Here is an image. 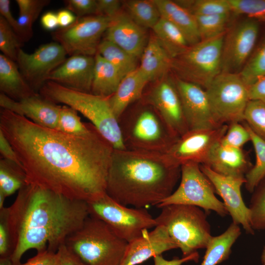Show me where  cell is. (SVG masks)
I'll use <instances>...</instances> for the list:
<instances>
[{
	"instance_id": "obj_38",
	"label": "cell",
	"mask_w": 265,
	"mask_h": 265,
	"mask_svg": "<svg viewBox=\"0 0 265 265\" xmlns=\"http://www.w3.org/2000/svg\"><path fill=\"white\" fill-rule=\"evenodd\" d=\"M90 125V122H82L75 109L66 105L60 106L57 130L71 134H82L88 132Z\"/></svg>"
},
{
	"instance_id": "obj_4",
	"label": "cell",
	"mask_w": 265,
	"mask_h": 265,
	"mask_svg": "<svg viewBox=\"0 0 265 265\" xmlns=\"http://www.w3.org/2000/svg\"><path fill=\"white\" fill-rule=\"evenodd\" d=\"M39 93L53 102L63 104L80 112L114 149H126L119 121L110 106L108 97L75 90L50 80L45 82Z\"/></svg>"
},
{
	"instance_id": "obj_5",
	"label": "cell",
	"mask_w": 265,
	"mask_h": 265,
	"mask_svg": "<svg viewBox=\"0 0 265 265\" xmlns=\"http://www.w3.org/2000/svg\"><path fill=\"white\" fill-rule=\"evenodd\" d=\"M140 104L128 108L119 119L126 149L166 153L179 138L158 111L141 99Z\"/></svg>"
},
{
	"instance_id": "obj_31",
	"label": "cell",
	"mask_w": 265,
	"mask_h": 265,
	"mask_svg": "<svg viewBox=\"0 0 265 265\" xmlns=\"http://www.w3.org/2000/svg\"><path fill=\"white\" fill-rule=\"evenodd\" d=\"M97 53L117 68L124 77L138 68L136 57L105 38L100 43Z\"/></svg>"
},
{
	"instance_id": "obj_41",
	"label": "cell",
	"mask_w": 265,
	"mask_h": 265,
	"mask_svg": "<svg viewBox=\"0 0 265 265\" xmlns=\"http://www.w3.org/2000/svg\"><path fill=\"white\" fill-rule=\"evenodd\" d=\"M23 44L7 22L0 16V50L1 53L16 62L19 50Z\"/></svg>"
},
{
	"instance_id": "obj_37",
	"label": "cell",
	"mask_w": 265,
	"mask_h": 265,
	"mask_svg": "<svg viewBox=\"0 0 265 265\" xmlns=\"http://www.w3.org/2000/svg\"><path fill=\"white\" fill-rule=\"evenodd\" d=\"M194 16L233 13L229 0H177Z\"/></svg>"
},
{
	"instance_id": "obj_56",
	"label": "cell",
	"mask_w": 265,
	"mask_h": 265,
	"mask_svg": "<svg viewBox=\"0 0 265 265\" xmlns=\"http://www.w3.org/2000/svg\"><path fill=\"white\" fill-rule=\"evenodd\" d=\"M6 196L1 191H0V209H1L4 207L3 204Z\"/></svg>"
},
{
	"instance_id": "obj_50",
	"label": "cell",
	"mask_w": 265,
	"mask_h": 265,
	"mask_svg": "<svg viewBox=\"0 0 265 265\" xmlns=\"http://www.w3.org/2000/svg\"><path fill=\"white\" fill-rule=\"evenodd\" d=\"M0 13L19 37V28L17 19L14 18L11 13L9 0H0Z\"/></svg>"
},
{
	"instance_id": "obj_24",
	"label": "cell",
	"mask_w": 265,
	"mask_h": 265,
	"mask_svg": "<svg viewBox=\"0 0 265 265\" xmlns=\"http://www.w3.org/2000/svg\"><path fill=\"white\" fill-rule=\"evenodd\" d=\"M149 82L138 67L124 77L116 91L108 97L110 106L118 121L130 105L142 98Z\"/></svg>"
},
{
	"instance_id": "obj_19",
	"label": "cell",
	"mask_w": 265,
	"mask_h": 265,
	"mask_svg": "<svg viewBox=\"0 0 265 265\" xmlns=\"http://www.w3.org/2000/svg\"><path fill=\"white\" fill-rule=\"evenodd\" d=\"M1 108L25 117L40 125L57 129L61 106L53 102L39 93L19 101L0 93Z\"/></svg>"
},
{
	"instance_id": "obj_47",
	"label": "cell",
	"mask_w": 265,
	"mask_h": 265,
	"mask_svg": "<svg viewBox=\"0 0 265 265\" xmlns=\"http://www.w3.org/2000/svg\"><path fill=\"white\" fill-rule=\"evenodd\" d=\"M57 265H84L65 244L61 245L57 250Z\"/></svg>"
},
{
	"instance_id": "obj_2",
	"label": "cell",
	"mask_w": 265,
	"mask_h": 265,
	"mask_svg": "<svg viewBox=\"0 0 265 265\" xmlns=\"http://www.w3.org/2000/svg\"><path fill=\"white\" fill-rule=\"evenodd\" d=\"M89 216L86 202L26 185L11 206L0 209L9 234L13 265H21L30 249L56 253Z\"/></svg>"
},
{
	"instance_id": "obj_43",
	"label": "cell",
	"mask_w": 265,
	"mask_h": 265,
	"mask_svg": "<svg viewBox=\"0 0 265 265\" xmlns=\"http://www.w3.org/2000/svg\"><path fill=\"white\" fill-rule=\"evenodd\" d=\"M250 139L249 132L245 124L234 122L228 125L227 130L220 142L225 146L241 148Z\"/></svg>"
},
{
	"instance_id": "obj_1",
	"label": "cell",
	"mask_w": 265,
	"mask_h": 265,
	"mask_svg": "<svg viewBox=\"0 0 265 265\" xmlns=\"http://www.w3.org/2000/svg\"><path fill=\"white\" fill-rule=\"evenodd\" d=\"M1 130L16 152L26 185L88 202L106 193L114 148L91 123L84 134H68L0 111Z\"/></svg>"
},
{
	"instance_id": "obj_26",
	"label": "cell",
	"mask_w": 265,
	"mask_h": 265,
	"mask_svg": "<svg viewBox=\"0 0 265 265\" xmlns=\"http://www.w3.org/2000/svg\"><path fill=\"white\" fill-rule=\"evenodd\" d=\"M140 57L138 68L149 82L163 79L172 67V59L155 35L148 40Z\"/></svg>"
},
{
	"instance_id": "obj_14",
	"label": "cell",
	"mask_w": 265,
	"mask_h": 265,
	"mask_svg": "<svg viewBox=\"0 0 265 265\" xmlns=\"http://www.w3.org/2000/svg\"><path fill=\"white\" fill-rule=\"evenodd\" d=\"M67 55L63 48L54 41L40 46L30 53L20 49L16 63L26 81L39 93L50 74L64 62Z\"/></svg>"
},
{
	"instance_id": "obj_44",
	"label": "cell",
	"mask_w": 265,
	"mask_h": 265,
	"mask_svg": "<svg viewBox=\"0 0 265 265\" xmlns=\"http://www.w3.org/2000/svg\"><path fill=\"white\" fill-rule=\"evenodd\" d=\"M66 9L77 18L98 15V4L96 0H66Z\"/></svg>"
},
{
	"instance_id": "obj_16",
	"label": "cell",
	"mask_w": 265,
	"mask_h": 265,
	"mask_svg": "<svg viewBox=\"0 0 265 265\" xmlns=\"http://www.w3.org/2000/svg\"><path fill=\"white\" fill-rule=\"evenodd\" d=\"M142 99L158 111L177 137L189 131L175 81L162 79Z\"/></svg>"
},
{
	"instance_id": "obj_54",
	"label": "cell",
	"mask_w": 265,
	"mask_h": 265,
	"mask_svg": "<svg viewBox=\"0 0 265 265\" xmlns=\"http://www.w3.org/2000/svg\"><path fill=\"white\" fill-rule=\"evenodd\" d=\"M60 28L67 27L77 19L75 14L67 9H60L56 13Z\"/></svg>"
},
{
	"instance_id": "obj_46",
	"label": "cell",
	"mask_w": 265,
	"mask_h": 265,
	"mask_svg": "<svg viewBox=\"0 0 265 265\" xmlns=\"http://www.w3.org/2000/svg\"><path fill=\"white\" fill-rule=\"evenodd\" d=\"M57 262L56 252L46 250L37 253L36 256L21 265H57Z\"/></svg>"
},
{
	"instance_id": "obj_49",
	"label": "cell",
	"mask_w": 265,
	"mask_h": 265,
	"mask_svg": "<svg viewBox=\"0 0 265 265\" xmlns=\"http://www.w3.org/2000/svg\"><path fill=\"white\" fill-rule=\"evenodd\" d=\"M199 254L195 252L189 256L183 257L182 258H175L171 260L164 259L161 255L153 257L154 265H182L184 263L194 261L197 262L199 259Z\"/></svg>"
},
{
	"instance_id": "obj_10",
	"label": "cell",
	"mask_w": 265,
	"mask_h": 265,
	"mask_svg": "<svg viewBox=\"0 0 265 265\" xmlns=\"http://www.w3.org/2000/svg\"><path fill=\"white\" fill-rule=\"evenodd\" d=\"M214 188L200 169V164L188 162L181 166V182L178 188L157 205L160 208L172 204L199 207L224 217L229 215L223 202L215 195Z\"/></svg>"
},
{
	"instance_id": "obj_18",
	"label": "cell",
	"mask_w": 265,
	"mask_h": 265,
	"mask_svg": "<svg viewBox=\"0 0 265 265\" xmlns=\"http://www.w3.org/2000/svg\"><path fill=\"white\" fill-rule=\"evenodd\" d=\"M175 81L189 130L215 129L223 125L213 113L205 89L178 78Z\"/></svg>"
},
{
	"instance_id": "obj_21",
	"label": "cell",
	"mask_w": 265,
	"mask_h": 265,
	"mask_svg": "<svg viewBox=\"0 0 265 265\" xmlns=\"http://www.w3.org/2000/svg\"><path fill=\"white\" fill-rule=\"evenodd\" d=\"M95 65V56H70L49 76L52 81L75 90L91 92Z\"/></svg>"
},
{
	"instance_id": "obj_55",
	"label": "cell",
	"mask_w": 265,
	"mask_h": 265,
	"mask_svg": "<svg viewBox=\"0 0 265 265\" xmlns=\"http://www.w3.org/2000/svg\"><path fill=\"white\" fill-rule=\"evenodd\" d=\"M0 265H13L10 257L0 258Z\"/></svg>"
},
{
	"instance_id": "obj_22",
	"label": "cell",
	"mask_w": 265,
	"mask_h": 265,
	"mask_svg": "<svg viewBox=\"0 0 265 265\" xmlns=\"http://www.w3.org/2000/svg\"><path fill=\"white\" fill-rule=\"evenodd\" d=\"M105 33V39L136 58L141 57L148 42L145 28L124 14L120 13L111 20Z\"/></svg>"
},
{
	"instance_id": "obj_34",
	"label": "cell",
	"mask_w": 265,
	"mask_h": 265,
	"mask_svg": "<svg viewBox=\"0 0 265 265\" xmlns=\"http://www.w3.org/2000/svg\"><path fill=\"white\" fill-rule=\"evenodd\" d=\"M26 185L25 174L22 168L9 160L0 159V191L7 197Z\"/></svg>"
},
{
	"instance_id": "obj_42",
	"label": "cell",
	"mask_w": 265,
	"mask_h": 265,
	"mask_svg": "<svg viewBox=\"0 0 265 265\" xmlns=\"http://www.w3.org/2000/svg\"><path fill=\"white\" fill-rule=\"evenodd\" d=\"M232 13L265 20V0H229Z\"/></svg>"
},
{
	"instance_id": "obj_11",
	"label": "cell",
	"mask_w": 265,
	"mask_h": 265,
	"mask_svg": "<svg viewBox=\"0 0 265 265\" xmlns=\"http://www.w3.org/2000/svg\"><path fill=\"white\" fill-rule=\"evenodd\" d=\"M205 90L220 124L244 121L245 110L250 101L249 90L238 73L221 72Z\"/></svg>"
},
{
	"instance_id": "obj_53",
	"label": "cell",
	"mask_w": 265,
	"mask_h": 265,
	"mask_svg": "<svg viewBox=\"0 0 265 265\" xmlns=\"http://www.w3.org/2000/svg\"><path fill=\"white\" fill-rule=\"evenodd\" d=\"M42 26L47 30H53L58 26V22L56 13L48 11L44 13L40 20Z\"/></svg>"
},
{
	"instance_id": "obj_39",
	"label": "cell",
	"mask_w": 265,
	"mask_h": 265,
	"mask_svg": "<svg viewBox=\"0 0 265 265\" xmlns=\"http://www.w3.org/2000/svg\"><path fill=\"white\" fill-rule=\"evenodd\" d=\"M249 209L250 224L255 230H265V178L253 192Z\"/></svg>"
},
{
	"instance_id": "obj_45",
	"label": "cell",
	"mask_w": 265,
	"mask_h": 265,
	"mask_svg": "<svg viewBox=\"0 0 265 265\" xmlns=\"http://www.w3.org/2000/svg\"><path fill=\"white\" fill-rule=\"evenodd\" d=\"M121 3L118 0H97L98 15L112 20L120 14Z\"/></svg>"
},
{
	"instance_id": "obj_25",
	"label": "cell",
	"mask_w": 265,
	"mask_h": 265,
	"mask_svg": "<svg viewBox=\"0 0 265 265\" xmlns=\"http://www.w3.org/2000/svg\"><path fill=\"white\" fill-rule=\"evenodd\" d=\"M161 18L176 26L184 34L190 46L201 41L195 16L176 1L154 0Z\"/></svg>"
},
{
	"instance_id": "obj_35",
	"label": "cell",
	"mask_w": 265,
	"mask_h": 265,
	"mask_svg": "<svg viewBox=\"0 0 265 265\" xmlns=\"http://www.w3.org/2000/svg\"><path fill=\"white\" fill-rule=\"evenodd\" d=\"M231 14L194 16L201 41L214 38L226 33Z\"/></svg>"
},
{
	"instance_id": "obj_20",
	"label": "cell",
	"mask_w": 265,
	"mask_h": 265,
	"mask_svg": "<svg viewBox=\"0 0 265 265\" xmlns=\"http://www.w3.org/2000/svg\"><path fill=\"white\" fill-rule=\"evenodd\" d=\"M178 248L165 228L157 225L145 231L138 238L128 243L120 265H137L167 251Z\"/></svg>"
},
{
	"instance_id": "obj_3",
	"label": "cell",
	"mask_w": 265,
	"mask_h": 265,
	"mask_svg": "<svg viewBox=\"0 0 265 265\" xmlns=\"http://www.w3.org/2000/svg\"><path fill=\"white\" fill-rule=\"evenodd\" d=\"M180 178L181 166L166 153L114 149L106 193L126 206H157L172 193Z\"/></svg>"
},
{
	"instance_id": "obj_28",
	"label": "cell",
	"mask_w": 265,
	"mask_h": 265,
	"mask_svg": "<svg viewBox=\"0 0 265 265\" xmlns=\"http://www.w3.org/2000/svg\"><path fill=\"white\" fill-rule=\"evenodd\" d=\"M239 225L232 222L221 234L212 236L200 265H218L227 260L233 245L241 235Z\"/></svg>"
},
{
	"instance_id": "obj_27",
	"label": "cell",
	"mask_w": 265,
	"mask_h": 265,
	"mask_svg": "<svg viewBox=\"0 0 265 265\" xmlns=\"http://www.w3.org/2000/svg\"><path fill=\"white\" fill-rule=\"evenodd\" d=\"M0 90L8 97L19 101L37 93L21 73L16 62L0 54Z\"/></svg>"
},
{
	"instance_id": "obj_15",
	"label": "cell",
	"mask_w": 265,
	"mask_h": 265,
	"mask_svg": "<svg viewBox=\"0 0 265 265\" xmlns=\"http://www.w3.org/2000/svg\"><path fill=\"white\" fill-rule=\"evenodd\" d=\"M228 125L211 129L189 130L166 153L171 161L181 166L188 162L205 164L212 147L225 134Z\"/></svg>"
},
{
	"instance_id": "obj_12",
	"label": "cell",
	"mask_w": 265,
	"mask_h": 265,
	"mask_svg": "<svg viewBox=\"0 0 265 265\" xmlns=\"http://www.w3.org/2000/svg\"><path fill=\"white\" fill-rule=\"evenodd\" d=\"M111 21L110 18L100 15L77 18L70 26L56 29L52 37L63 48L67 55L94 56L101 37Z\"/></svg>"
},
{
	"instance_id": "obj_6",
	"label": "cell",
	"mask_w": 265,
	"mask_h": 265,
	"mask_svg": "<svg viewBox=\"0 0 265 265\" xmlns=\"http://www.w3.org/2000/svg\"><path fill=\"white\" fill-rule=\"evenodd\" d=\"M128 243L104 221L89 215L65 244L84 265H120Z\"/></svg>"
},
{
	"instance_id": "obj_33",
	"label": "cell",
	"mask_w": 265,
	"mask_h": 265,
	"mask_svg": "<svg viewBox=\"0 0 265 265\" xmlns=\"http://www.w3.org/2000/svg\"><path fill=\"white\" fill-rule=\"evenodd\" d=\"M244 124L249 132L256 154V162L245 177V188L252 193L265 178V140L257 135L245 122Z\"/></svg>"
},
{
	"instance_id": "obj_8",
	"label": "cell",
	"mask_w": 265,
	"mask_h": 265,
	"mask_svg": "<svg viewBox=\"0 0 265 265\" xmlns=\"http://www.w3.org/2000/svg\"><path fill=\"white\" fill-rule=\"evenodd\" d=\"M225 34L201 41L173 59L171 67L180 76L178 78L206 89L221 72V53Z\"/></svg>"
},
{
	"instance_id": "obj_32",
	"label": "cell",
	"mask_w": 265,
	"mask_h": 265,
	"mask_svg": "<svg viewBox=\"0 0 265 265\" xmlns=\"http://www.w3.org/2000/svg\"><path fill=\"white\" fill-rule=\"evenodd\" d=\"M126 6L130 17L144 28L152 29L161 18L154 0H128Z\"/></svg>"
},
{
	"instance_id": "obj_9",
	"label": "cell",
	"mask_w": 265,
	"mask_h": 265,
	"mask_svg": "<svg viewBox=\"0 0 265 265\" xmlns=\"http://www.w3.org/2000/svg\"><path fill=\"white\" fill-rule=\"evenodd\" d=\"M87 203L90 216L104 221L127 242L157 225L155 218L145 208H128L106 193Z\"/></svg>"
},
{
	"instance_id": "obj_30",
	"label": "cell",
	"mask_w": 265,
	"mask_h": 265,
	"mask_svg": "<svg viewBox=\"0 0 265 265\" xmlns=\"http://www.w3.org/2000/svg\"><path fill=\"white\" fill-rule=\"evenodd\" d=\"M152 29L172 59L182 54L190 47L182 31L164 18L161 17Z\"/></svg>"
},
{
	"instance_id": "obj_51",
	"label": "cell",
	"mask_w": 265,
	"mask_h": 265,
	"mask_svg": "<svg viewBox=\"0 0 265 265\" xmlns=\"http://www.w3.org/2000/svg\"><path fill=\"white\" fill-rule=\"evenodd\" d=\"M250 100H257L265 104V76L248 87Z\"/></svg>"
},
{
	"instance_id": "obj_23",
	"label": "cell",
	"mask_w": 265,
	"mask_h": 265,
	"mask_svg": "<svg viewBox=\"0 0 265 265\" xmlns=\"http://www.w3.org/2000/svg\"><path fill=\"white\" fill-rule=\"evenodd\" d=\"M203 165L219 174L242 179L253 166L242 148L225 146L220 141L212 147Z\"/></svg>"
},
{
	"instance_id": "obj_57",
	"label": "cell",
	"mask_w": 265,
	"mask_h": 265,
	"mask_svg": "<svg viewBox=\"0 0 265 265\" xmlns=\"http://www.w3.org/2000/svg\"><path fill=\"white\" fill-rule=\"evenodd\" d=\"M261 260L262 265H265V245L263 247L261 256Z\"/></svg>"
},
{
	"instance_id": "obj_36",
	"label": "cell",
	"mask_w": 265,
	"mask_h": 265,
	"mask_svg": "<svg viewBox=\"0 0 265 265\" xmlns=\"http://www.w3.org/2000/svg\"><path fill=\"white\" fill-rule=\"evenodd\" d=\"M238 74L248 87L265 76V37L250 55Z\"/></svg>"
},
{
	"instance_id": "obj_40",
	"label": "cell",
	"mask_w": 265,
	"mask_h": 265,
	"mask_svg": "<svg viewBox=\"0 0 265 265\" xmlns=\"http://www.w3.org/2000/svg\"><path fill=\"white\" fill-rule=\"evenodd\" d=\"M244 121L257 135L265 140V104L250 100L245 110Z\"/></svg>"
},
{
	"instance_id": "obj_17",
	"label": "cell",
	"mask_w": 265,
	"mask_h": 265,
	"mask_svg": "<svg viewBox=\"0 0 265 265\" xmlns=\"http://www.w3.org/2000/svg\"><path fill=\"white\" fill-rule=\"evenodd\" d=\"M200 169L213 185L215 193L223 201L226 209L234 223L241 225L245 232L253 235L250 220V210L242 197L241 187L245 179L223 176L212 171L209 167L200 164Z\"/></svg>"
},
{
	"instance_id": "obj_29",
	"label": "cell",
	"mask_w": 265,
	"mask_h": 265,
	"mask_svg": "<svg viewBox=\"0 0 265 265\" xmlns=\"http://www.w3.org/2000/svg\"><path fill=\"white\" fill-rule=\"evenodd\" d=\"M124 76L114 66L99 54L95 55V65L91 93L105 97L116 90Z\"/></svg>"
},
{
	"instance_id": "obj_7",
	"label": "cell",
	"mask_w": 265,
	"mask_h": 265,
	"mask_svg": "<svg viewBox=\"0 0 265 265\" xmlns=\"http://www.w3.org/2000/svg\"><path fill=\"white\" fill-rule=\"evenodd\" d=\"M160 209V213L155 218L157 225L165 228L183 257L206 248L212 236L205 211L182 204L166 205Z\"/></svg>"
},
{
	"instance_id": "obj_13",
	"label": "cell",
	"mask_w": 265,
	"mask_h": 265,
	"mask_svg": "<svg viewBox=\"0 0 265 265\" xmlns=\"http://www.w3.org/2000/svg\"><path fill=\"white\" fill-rule=\"evenodd\" d=\"M259 30L257 20L247 18L226 31L221 53V72L238 73L250 55Z\"/></svg>"
},
{
	"instance_id": "obj_52",
	"label": "cell",
	"mask_w": 265,
	"mask_h": 265,
	"mask_svg": "<svg viewBox=\"0 0 265 265\" xmlns=\"http://www.w3.org/2000/svg\"><path fill=\"white\" fill-rule=\"evenodd\" d=\"M19 14L27 12L37 9H43L49 4L48 0H16Z\"/></svg>"
},
{
	"instance_id": "obj_48",
	"label": "cell",
	"mask_w": 265,
	"mask_h": 265,
	"mask_svg": "<svg viewBox=\"0 0 265 265\" xmlns=\"http://www.w3.org/2000/svg\"><path fill=\"white\" fill-rule=\"evenodd\" d=\"M0 153L2 159L12 162L22 168L13 147L1 130H0Z\"/></svg>"
}]
</instances>
